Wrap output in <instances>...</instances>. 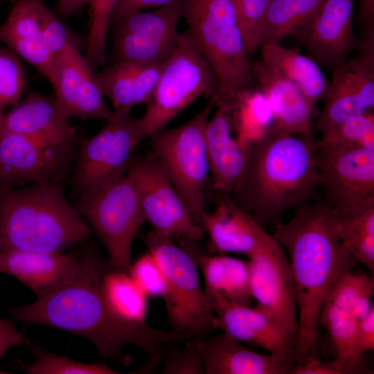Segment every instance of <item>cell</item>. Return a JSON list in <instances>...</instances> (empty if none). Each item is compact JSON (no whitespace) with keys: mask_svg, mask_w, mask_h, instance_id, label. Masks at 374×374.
Here are the masks:
<instances>
[{"mask_svg":"<svg viewBox=\"0 0 374 374\" xmlns=\"http://www.w3.org/2000/svg\"><path fill=\"white\" fill-rule=\"evenodd\" d=\"M110 265L109 260L95 251L80 253L78 267L55 290L33 303L9 307L8 312L26 325H44L84 337L94 344L100 356L123 366L132 361L123 353L124 346L134 344L149 355L155 366L168 345L184 343L193 337L118 317L101 290L103 276Z\"/></svg>","mask_w":374,"mask_h":374,"instance_id":"6da1fadb","label":"cell"},{"mask_svg":"<svg viewBox=\"0 0 374 374\" xmlns=\"http://www.w3.org/2000/svg\"><path fill=\"white\" fill-rule=\"evenodd\" d=\"M273 237L288 258L296 295V366L316 357L319 315L335 282L358 262L339 238L332 211L323 201L306 203L276 225Z\"/></svg>","mask_w":374,"mask_h":374,"instance_id":"7a4b0ae2","label":"cell"},{"mask_svg":"<svg viewBox=\"0 0 374 374\" xmlns=\"http://www.w3.org/2000/svg\"><path fill=\"white\" fill-rule=\"evenodd\" d=\"M317 141L272 127L250 148L248 172L233 202L260 223L310 202L319 186Z\"/></svg>","mask_w":374,"mask_h":374,"instance_id":"3957f363","label":"cell"},{"mask_svg":"<svg viewBox=\"0 0 374 374\" xmlns=\"http://www.w3.org/2000/svg\"><path fill=\"white\" fill-rule=\"evenodd\" d=\"M89 234L58 180L0 188V251L63 252Z\"/></svg>","mask_w":374,"mask_h":374,"instance_id":"277c9868","label":"cell"},{"mask_svg":"<svg viewBox=\"0 0 374 374\" xmlns=\"http://www.w3.org/2000/svg\"><path fill=\"white\" fill-rule=\"evenodd\" d=\"M185 19L195 44L217 80L215 105L227 106L255 85L249 58L231 0H182Z\"/></svg>","mask_w":374,"mask_h":374,"instance_id":"5b68a950","label":"cell"},{"mask_svg":"<svg viewBox=\"0 0 374 374\" xmlns=\"http://www.w3.org/2000/svg\"><path fill=\"white\" fill-rule=\"evenodd\" d=\"M217 80L190 32L180 34L178 44L162 66L154 92L139 119L143 139L163 130L199 96L213 100Z\"/></svg>","mask_w":374,"mask_h":374,"instance_id":"8992f818","label":"cell"},{"mask_svg":"<svg viewBox=\"0 0 374 374\" xmlns=\"http://www.w3.org/2000/svg\"><path fill=\"white\" fill-rule=\"evenodd\" d=\"M215 107V103L209 100L185 123L163 130L150 137L153 155L165 166L175 188L199 226L206 211L205 195L211 175L205 129Z\"/></svg>","mask_w":374,"mask_h":374,"instance_id":"52a82bcc","label":"cell"},{"mask_svg":"<svg viewBox=\"0 0 374 374\" xmlns=\"http://www.w3.org/2000/svg\"><path fill=\"white\" fill-rule=\"evenodd\" d=\"M166 277L163 296L172 330L204 338L213 329L214 314L200 283L198 267L188 251L152 231L142 236Z\"/></svg>","mask_w":374,"mask_h":374,"instance_id":"ba28073f","label":"cell"},{"mask_svg":"<svg viewBox=\"0 0 374 374\" xmlns=\"http://www.w3.org/2000/svg\"><path fill=\"white\" fill-rule=\"evenodd\" d=\"M75 208L104 244L112 267L129 273L132 243L145 221L132 172L128 170L120 180L80 197Z\"/></svg>","mask_w":374,"mask_h":374,"instance_id":"9c48e42d","label":"cell"},{"mask_svg":"<svg viewBox=\"0 0 374 374\" xmlns=\"http://www.w3.org/2000/svg\"><path fill=\"white\" fill-rule=\"evenodd\" d=\"M142 140L138 118L114 113L96 135L80 143L73 179L75 194L87 196L122 179Z\"/></svg>","mask_w":374,"mask_h":374,"instance_id":"30bf717a","label":"cell"},{"mask_svg":"<svg viewBox=\"0 0 374 374\" xmlns=\"http://www.w3.org/2000/svg\"><path fill=\"white\" fill-rule=\"evenodd\" d=\"M182 1L130 13L113 22L115 61L163 64L176 48Z\"/></svg>","mask_w":374,"mask_h":374,"instance_id":"8fae6325","label":"cell"},{"mask_svg":"<svg viewBox=\"0 0 374 374\" xmlns=\"http://www.w3.org/2000/svg\"><path fill=\"white\" fill-rule=\"evenodd\" d=\"M317 165L323 201L332 211L344 213L374 204V150L328 148L317 143Z\"/></svg>","mask_w":374,"mask_h":374,"instance_id":"7c38bea8","label":"cell"},{"mask_svg":"<svg viewBox=\"0 0 374 374\" xmlns=\"http://www.w3.org/2000/svg\"><path fill=\"white\" fill-rule=\"evenodd\" d=\"M129 170L135 179L145 219L152 231L170 239L199 240L202 237L203 229L194 221L157 157L152 154L132 160Z\"/></svg>","mask_w":374,"mask_h":374,"instance_id":"4fadbf2b","label":"cell"},{"mask_svg":"<svg viewBox=\"0 0 374 374\" xmlns=\"http://www.w3.org/2000/svg\"><path fill=\"white\" fill-rule=\"evenodd\" d=\"M357 54L332 71L323 107L313 125L321 134L374 110V35L359 40Z\"/></svg>","mask_w":374,"mask_h":374,"instance_id":"5bb4252c","label":"cell"},{"mask_svg":"<svg viewBox=\"0 0 374 374\" xmlns=\"http://www.w3.org/2000/svg\"><path fill=\"white\" fill-rule=\"evenodd\" d=\"M373 277L351 271L342 274L329 290L319 315V326L330 335L337 351V358L361 368L352 358L357 323L374 309L371 303Z\"/></svg>","mask_w":374,"mask_h":374,"instance_id":"9a60e30c","label":"cell"},{"mask_svg":"<svg viewBox=\"0 0 374 374\" xmlns=\"http://www.w3.org/2000/svg\"><path fill=\"white\" fill-rule=\"evenodd\" d=\"M54 102L64 118L108 121L114 112L107 105L93 69L73 41L59 55Z\"/></svg>","mask_w":374,"mask_h":374,"instance_id":"2e32d148","label":"cell"},{"mask_svg":"<svg viewBox=\"0 0 374 374\" xmlns=\"http://www.w3.org/2000/svg\"><path fill=\"white\" fill-rule=\"evenodd\" d=\"M253 299L296 339L298 311L294 280L287 254L276 240L249 258Z\"/></svg>","mask_w":374,"mask_h":374,"instance_id":"e0dca14e","label":"cell"},{"mask_svg":"<svg viewBox=\"0 0 374 374\" xmlns=\"http://www.w3.org/2000/svg\"><path fill=\"white\" fill-rule=\"evenodd\" d=\"M208 301L214 314L213 329H220L240 342L295 361V338L262 306L240 304L220 294L213 295Z\"/></svg>","mask_w":374,"mask_h":374,"instance_id":"ac0fdd59","label":"cell"},{"mask_svg":"<svg viewBox=\"0 0 374 374\" xmlns=\"http://www.w3.org/2000/svg\"><path fill=\"white\" fill-rule=\"evenodd\" d=\"M69 152L0 127V188L58 180Z\"/></svg>","mask_w":374,"mask_h":374,"instance_id":"d6986e66","label":"cell"},{"mask_svg":"<svg viewBox=\"0 0 374 374\" xmlns=\"http://www.w3.org/2000/svg\"><path fill=\"white\" fill-rule=\"evenodd\" d=\"M355 0H325L299 36L308 56L332 71L348 59L359 39L353 30Z\"/></svg>","mask_w":374,"mask_h":374,"instance_id":"ffe728a7","label":"cell"},{"mask_svg":"<svg viewBox=\"0 0 374 374\" xmlns=\"http://www.w3.org/2000/svg\"><path fill=\"white\" fill-rule=\"evenodd\" d=\"M213 211H206L199 226L215 251L247 255L249 258L271 246L276 239L260 226L255 217L223 193Z\"/></svg>","mask_w":374,"mask_h":374,"instance_id":"44dd1931","label":"cell"},{"mask_svg":"<svg viewBox=\"0 0 374 374\" xmlns=\"http://www.w3.org/2000/svg\"><path fill=\"white\" fill-rule=\"evenodd\" d=\"M205 129V141L213 188L235 193L242 185L249 168L250 149L242 147L232 132L229 112L215 105Z\"/></svg>","mask_w":374,"mask_h":374,"instance_id":"7402d4cb","label":"cell"},{"mask_svg":"<svg viewBox=\"0 0 374 374\" xmlns=\"http://www.w3.org/2000/svg\"><path fill=\"white\" fill-rule=\"evenodd\" d=\"M197 344L206 374H291L296 365L290 357L251 350L224 332L197 338Z\"/></svg>","mask_w":374,"mask_h":374,"instance_id":"603a6c76","label":"cell"},{"mask_svg":"<svg viewBox=\"0 0 374 374\" xmlns=\"http://www.w3.org/2000/svg\"><path fill=\"white\" fill-rule=\"evenodd\" d=\"M251 69L255 84L271 106L273 127L287 134L312 137L315 107L299 87L260 60L251 61Z\"/></svg>","mask_w":374,"mask_h":374,"instance_id":"cb8c5ba5","label":"cell"},{"mask_svg":"<svg viewBox=\"0 0 374 374\" xmlns=\"http://www.w3.org/2000/svg\"><path fill=\"white\" fill-rule=\"evenodd\" d=\"M80 253L0 251V272L10 275L42 299L64 282L78 267Z\"/></svg>","mask_w":374,"mask_h":374,"instance_id":"d4e9b609","label":"cell"},{"mask_svg":"<svg viewBox=\"0 0 374 374\" xmlns=\"http://www.w3.org/2000/svg\"><path fill=\"white\" fill-rule=\"evenodd\" d=\"M0 127L68 151L75 133L69 120L58 112L54 99L37 93H30L24 100L3 113Z\"/></svg>","mask_w":374,"mask_h":374,"instance_id":"484cf974","label":"cell"},{"mask_svg":"<svg viewBox=\"0 0 374 374\" xmlns=\"http://www.w3.org/2000/svg\"><path fill=\"white\" fill-rule=\"evenodd\" d=\"M163 65L115 61L96 73V76L103 95L110 100L114 112L130 115L135 106L150 100Z\"/></svg>","mask_w":374,"mask_h":374,"instance_id":"4316f807","label":"cell"},{"mask_svg":"<svg viewBox=\"0 0 374 374\" xmlns=\"http://www.w3.org/2000/svg\"><path fill=\"white\" fill-rule=\"evenodd\" d=\"M197 241L180 239V246L188 251L202 271L208 301L213 295L220 294L230 301L250 305L253 299L249 260L224 255H209Z\"/></svg>","mask_w":374,"mask_h":374,"instance_id":"83f0119b","label":"cell"},{"mask_svg":"<svg viewBox=\"0 0 374 374\" xmlns=\"http://www.w3.org/2000/svg\"><path fill=\"white\" fill-rule=\"evenodd\" d=\"M259 48L262 64L294 82L314 107L325 98L329 82L312 58L281 44H264Z\"/></svg>","mask_w":374,"mask_h":374,"instance_id":"f1b7e54d","label":"cell"},{"mask_svg":"<svg viewBox=\"0 0 374 374\" xmlns=\"http://www.w3.org/2000/svg\"><path fill=\"white\" fill-rule=\"evenodd\" d=\"M325 0H271L260 25L257 43L280 44L299 37L322 8Z\"/></svg>","mask_w":374,"mask_h":374,"instance_id":"f546056e","label":"cell"},{"mask_svg":"<svg viewBox=\"0 0 374 374\" xmlns=\"http://www.w3.org/2000/svg\"><path fill=\"white\" fill-rule=\"evenodd\" d=\"M225 107L229 112L234 136L246 149H250L273 127L271 106L264 93L256 84L239 93Z\"/></svg>","mask_w":374,"mask_h":374,"instance_id":"4dcf8cb0","label":"cell"},{"mask_svg":"<svg viewBox=\"0 0 374 374\" xmlns=\"http://www.w3.org/2000/svg\"><path fill=\"white\" fill-rule=\"evenodd\" d=\"M101 290L108 305L118 317L132 322H145L148 297L128 272L111 265L103 276Z\"/></svg>","mask_w":374,"mask_h":374,"instance_id":"1f68e13d","label":"cell"},{"mask_svg":"<svg viewBox=\"0 0 374 374\" xmlns=\"http://www.w3.org/2000/svg\"><path fill=\"white\" fill-rule=\"evenodd\" d=\"M331 211L335 229L348 250L373 274L374 204L344 213Z\"/></svg>","mask_w":374,"mask_h":374,"instance_id":"d6a6232c","label":"cell"},{"mask_svg":"<svg viewBox=\"0 0 374 374\" xmlns=\"http://www.w3.org/2000/svg\"><path fill=\"white\" fill-rule=\"evenodd\" d=\"M25 346L34 356L27 363L17 359L14 364L19 370L29 374H118L121 372L100 363H82L67 356L55 354L37 346L25 337Z\"/></svg>","mask_w":374,"mask_h":374,"instance_id":"836d02e7","label":"cell"},{"mask_svg":"<svg viewBox=\"0 0 374 374\" xmlns=\"http://www.w3.org/2000/svg\"><path fill=\"white\" fill-rule=\"evenodd\" d=\"M48 8L42 0H18L0 26V42L4 44L11 39H44Z\"/></svg>","mask_w":374,"mask_h":374,"instance_id":"e575fe53","label":"cell"},{"mask_svg":"<svg viewBox=\"0 0 374 374\" xmlns=\"http://www.w3.org/2000/svg\"><path fill=\"white\" fill-rule=\"evenodd\" d=\"M119 1L88 0L90 21L85 57L94 70L106 64L107 33Z\"/></svg>","mask_w":374,"mask_h":374,"instance_id":"d590c367","label":"cell"},{"mask_svg":"<svg viewBox=\"0 0 374 374\" xmlns=\"http://www.w3.org/2000/svg\"><path fill=\"white\" fill-rule=\"evenodd\" d=\"M26 86V73L9 48L0 47V118L4 109L19 103Z\"/></svg>","mask_w":374,"mask_h":374,"instance_id":"8d00e7d4","label":"cell"},{"mask_svg":"<svg viewBox=\"0 0 374 374\" xmlns=\"http://www.w3.org/2000/svg\"><path fill=\"white\" fill-rule=\"evenodd\" d=\"M374 128V110L355 115L321 134L317 141L321 147L328 148L358 146L360 140Z\"/></svg>","mask_w":374,"mask_h":374,"instance_id":"74e56055","label":"cell"},{"mask_svg":"<svg viewBox=\"0 0 374 374\" xmlns=\"http://www.w3.org/2000/svg\"><path fill=\"white\" fill-rule=\"evenodd\" d=\"M197 338L192 337L185 342L184 347L170 344L167 346L161 361L163 362L162 373L203 374L204 362L199 353Z\"/></svg>","mask_w":374,"mask_h":374,"instance_id":"f35d334b","label":"cell"},{"mask_svg":"<svg viewBox=\"0 0 374 374\" xmlns=\"http://www.w3.org/2000/svg\"><path fill=\"white\" fill-rule=\"evenodd\" d=\"M130 275L147 297H163L167 292L164 273L152 253L141 256L132 263Z\"/></svg>","mask_w":374,"mask_h":374,"instance_id":"ab89813d","label":"cell"},{"mask_svg":"<svg viewBox=\"0 0 374 374\" xmlns=\"http://www.w3.org/2000/svg\"><path fill=\"white\" fill-rule=\"evenodd\" d=\"M271 0H231L244 37L249 58L259 48L257 35Z\"/></svg>","mask_w":374,"mask_h":374,"instance_id":"60d3db41","label":"cell"},{"mask_svg":"<svg viewBox=\"0 0 374 374\" xmlns=\"http://www.w3.org/2000/svg\"><path fill=\"white\" fill-rule=\"evenodd\" d=\"M362 369L348 362L337 358L323 362L313 357L301 365L295 366L291 374H346L355 373Z\"/></svg>","mask_w":374,"mask_h":374,"instance_id":"b9f144b4","label":"cell"},{"mask_svg":"<svg viewBox=\"0 0 374 374\" xmlns=\"http://www.w3.org/2000/svg\"><path fill=\"white\" fill-rule=\"evenodd\" d=\"M43 38L49 48L57 56L66 45L73 41L63 23L49 8L46 14Z\"/></svg>","mask_w":374,"mask_h":374,"instance_id":"7bdbcfd3","label":"cell"},{"mask_svg":"<svg viewBox=\"0 0 374 374\" xmlns=\"http://www.w3.org/2000/svg\"><path fill=\"white\" fill-rule=\"evenodd\" d=\"M374 349V309L357 325L352 348V358L361 363L362 355Z\"/></svg>","mask_w":374,"mask_h":374,"instance_id":"ee69618b","label":"cell"},{"mask_svg":"<svg viewBox=\"0 0 374 374\" xmlns=\"http://www.w3.org/2000/svg\"><path fill=\"white\" fill-rule=\"evenodd\" d=\"M180 1L182 0H120L113 13L111 24L130 13L151 10Z\"/></svg>","mask_w":374,"mask_h":374,"instance_id":"f6af8a7d","label":"cell"},{"mask_svg":"<svg viewBox=\"0 0 374 374\" xmlns=\"http://www.w3.org/2000/svg\"><path fill=\"white\" fill-rule=\"evenodd\" d=\"M24 338L14 320L0 318V357L11 347L24 345Z\"/></svg>","mask_w":374,"mask_h":374,"instance_id":"bcb514c9","label":"cell"},{"mask_svg":"<svg viewBox=\"0 0 374 374\" xmlns=\"http://www.w3.org/2000/svg\"><path fill=\"white\" fill-rule=\"evenodd\" d=\"M88 4V0H58L57 10L60 15L69 17Z\"/></svg>","mask_w":374,"mask_h":374,"instance_id":"7dc6e473","label":"cell"},{"mask_svg":"<svg viewBox=\"0 0 374 374\" xmlns=\"http://www.w3.org/2000/svg\"><path fill=\"white\" fill-rule=\"evenodd\" d=\"M8 373H10L8 371L0 370V374H8Z\"/></svg>","mask_w":374,"mask_h":374,"instance_id":"c3c4849f","label":"cell"}]
</instances>
